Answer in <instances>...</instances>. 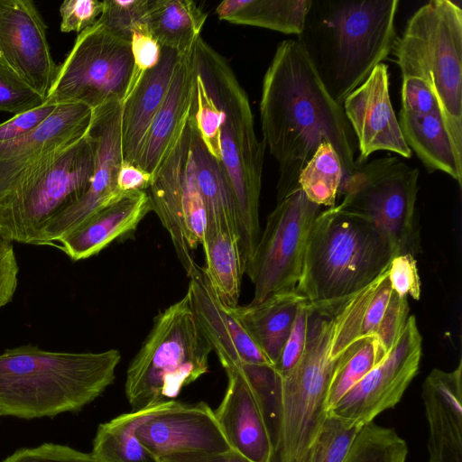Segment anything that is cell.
Wrapping results in <instances>:
<instances>
[{"mask_svg": "<svg viewBox=\"0 0 462 462\" xmlns=\"http://www.w3.org/2000/svg\"><path fill=\"white\" fill-rule=\"evenodd\" d=\"M260 115L263 141L279 165L277 200L299 189L300 171L323 142L338 155L343 180L356 170V141L342 105L298 38L276 47L263 79Z\"/></svg>", "mask_w": 462, "mask_h": 462, "instance_id": "1", "label": "cell"}, {"mask_svg": "<svg viewBox=\"0 0 462 462\" xmlns=\"http://www.w3.org/2000/svg\"><path fill=\"white\" fill-rule=\"evenodd\" d=\"M117 349L49 351L34 345L0 354V416L23 420L78 412L116 379Z\"/></svg>", "mask_w": 462, "mask_h": 462, "instance_id": "2", "label": "cell"}, {"mask_svg": "<svg viewBox=\"0 0 462 462\" xmlns=\"http://www.w3.org/2000/svg\"><path fill=\"white\" fill-rule=\"evenodd\" d=\"M344 319L338 306H313L301 356L290 372L275 374L272 462H310L316 438L328 415L330 378L351 351L350 340L343 332Z\"/></svg>", "mask_w": 462, "mask_h": 462, "instance_id": "3", "label": "cell"}, {"mask_svg": "<svg viewBox=\"0 0 462 462\" xmlns=\"http://www.w3.org/2000/svg\"><path fill=\"white\" fill-rule=\"evenodd\" d=\"M398 7V0H313L298 39L340 105L392 53Z\"/></svg>", "mask_w": 462, "mask_h": 462, "instance_id": "4", "label": "cell"}, {"mask_svg": "<svg viewBox=\"0 0 462 462\" xmlns=\"http://www.w3.org/2000/svg\"><path fill=\"white\" fill-rule=\"evenodd\" d=\"M194 71L221 109L220 165L229 185L244 268L260 238L259 204L265 143L256 136L249 98L227 60L199 37Z\"/></svg>", "mask_w": 462, "mask_h": 462, "instance_id": "5", "label": "cell"}, {"mask_svg": "<svg viewBox=\"0 0 462 462\" xmlns=\"http://www.w3.org/2000/svg\"><path fill=\"white\" fill-rule=\"evenodd\" d=\"M393 258L373 224L336 204L312 224L296 291L310 302L352 295L374 282Z\"/></svg>", "mask_w": 462, "mask_h": 462, "instance_id": "6", "label": "cell"}, {"mask_svg": "<svg viewBox=\"0 0 462 462\" xmlns=\"http://www.w3.org/2000/svg\"><path fill=\"white\" fill-rule=\"evenodd\" d=\"M212 350L186 293L154 318L128 365L125 393L132 411L174 401L208 372Z\"/></svg>", "mask_w": 462, "mask_h": 462, "instance_id": "7", "label": "cell"}, {"mask_svg": "<svg viewBox=\"0 0 462 462\" xmlns=\"http://www.w3.org/2000/svg\"><path fill=\"white\" fill-rule=\"evenodd\" d=\"M392 53L402 77L424 79L434 90L456 153L462 160V8L431 0L407 21Z\"/></svg>", "mask_w": 462, "mask_h": 462, "instance_id": "8", "label": "cell"}, {"mask_svg": "<svg viewBox=\"0 0 462 462\" xmlns=\"http://www.w3.org/2000/svg\"><path fill=\"white\" fill-rule=\"evenodd\" d=\"M95 154V140L88 129L80 139L46 158L0 199V232L12 242L39 245L47 223L88 190Z\"/></svg>", "mask_w": 462, "mask_h": 462, "instance_id": "9", "label": "cell"}, {"mask_svg": "<svg viewBox=\"0 0 462 462\" xmlns=\"http://www.w3.org/2000/svg\"><path fill=\"white\" fill-rule=\"evenodd\" d=\"M420 171L396 156L356 168L340 186L337 206L369 221L387 240L393 257L420 252L416 201Z\"/></svg>", "mask_w": 462, "mask_h": 462, "instance_id": "10", "label": "cell"}, {"mask_svg": "<svg viewBox=\"0 0 462 462\" xmlns=\"http://www.w3.org/2000/svg\"><path fill=\"white\" fill-rule=\"evenodd\" d=\"M131 42L97 21L79 32L63 62L58 66L46 99L81 103L92 109L123 103L133 71Z\"/></svg>", "mask_w": 462, "mask_h": 462, "instance_id": "11", "label": "cell"}, {"mask_svg": "<svg viewBox=\"0 0 462 462\" xmlns=\"http://www.w3.org/2000/svg\"><path fill=\"white\" fill-rule=\"evenodd\" d=\"M320 208L300 188L277 200L245 266L254 287L251 304L273 294L296 291L309 234Z\"/></svg>", "mask_w": 462, "mask_h": 462, "instance_id": "12", "label": "cell"}, {"mask_svg": "<svg viewBox=\"0 0 462 462\" xmlns=\"http://www.w3.org/2000/svg\"><path fill=\"white\" fill-rule=\"evenodd\" d=\"M422 337L415 316L385 357L366 374L328 412L363 427L394 407L418 373Z\"/></svg>", "mask_w": 462, "mask_h": 462, "instance_id": "13", "label": "cell"}, {"mask_svg": "<svg viewBox=\"0 0 462 462\" xmlns=\"http://www.w3.org/2000/svg\"><path fill=\"white\" fill-rule=\"evenodd\" d=\"M122 103L93 109L89 133L96 144L95 168L88 190L73 204L54 216L42 232L39 245H55L90 216L119 199L116 176L122 163Z\"/></svg>", "mask_w": 462, "mask_h": 462, "instance_id": "14", "label": "cell"}, {"mask_svg": "<svg viewBox=\"0 0 462 462\" xmlns=\"http://www.w3.org/2000/svg\"><path fill=\"white\" fill-rule=\"evenodd\" d=\"M45 22L31 0H0V65L46 97L57 74Z\"/></svg>", "mask_w": 462, "mask_h": 462, "instance_id": "15", "label": "cell"}, {"mask_svg": "<svg viewBox=\"0 0 462 462\" xmlns=\"http://www.w3.org/2000/svg\"><path fill=\"white\" fill-rule=\"evenodd\" d=\"M92 113L85 104H58L32 133L0 143V199L46 158L84 136Z\"/></svg>", "mask_w": 462, "mask_h": 462, "instance_id": "16", "label": "cell"}, {"mask_svg": "<svg viewBox=\"0 0 462 462\" xmlns=\"http://www.w3.org/2000/svg\"><path fill=\"white\" fill-rule=\"evenodd\" d=\"M342 107L359 152L356 167L378 151L411 157L392 105L385 63L374 67L366 79L344 99Z\"/></svg>", "mask_w": 462, "mask_h": 462, "instance_id": "17", "label": "cell"}, {"mask_svg": "<svg viewBox=\"0 0 462 462\" xmlns=\"http://www.w3.org/2000/svg\"><path fill=\"white\" fill-rule=\"evenodd\" d=\"M136 437L156 459L181 454H211L229 446L210 406L175 401L136 430Z\"/></svg>", "mask_w": 462, "mask_h": 462, "instance_id": "18", "label": "cell"}, {"mask_svg": "<svg viewBox=\"0 0 462 462\" xmlns=\"http://www.w3.org/2000/svg\"><path fill=\"white\" fill-rule=\"evenodd\" d=\"M225 371L227 386L214 413L229 446L253 462H272L266 403L242 366Z\"/></svg>", "mask_w": 462, "mask_h": 462, "instance_id": "19", "label": "cell"}, {"mask_svg": "<svg viewBox=\"0 0 462 462\" xmlns=\"http://www.w3.org/2000/svg\"><path fill=\"white\" fill-rule=\"evenodd\" d=\"M186 293L224 369L242 365L273 368L243 325L219 302L203 269L190 278Z\"/></svg>", "mask_w": 462, "mask_h": 462, "instance_id": "20", "label": "cell"}, {"mask_svg": "<svg viewBox=\"0 0 462 462\" xmlns=\"http://www.w3.org/2000/svg\"><path fill=\"white\" fill-rule=\"evenodd\" d=\"M421 397L429 426V462H462V361L452 371L434 368Z\"/></svg>", "mask_w": 462, "mask_h": 462, "instance_id": "21", "label": "cell"}, {"mask_svg": "<svg viewBox=\"0 0 462 462\" xmlns=\"http://www.w3.org/2000/svg\"><path fill=\"white\" fill-rule=\"evenodd\" d=\"M152 210L147 191H132L96 212L57 241L54 246L73 261L89 258L134 231Z\"/></svg>", "mask_w": 462, "mask_h": 462, "instance_id": "22", "label": "cell"}, {"mask_svg": "<svg viewBox=\"0 0 462 462\" xmlns=\"http://www.w3.org/2000/svg\"><path fill=\"white\" fill-rule=\"evenodd\" d=\"M180 55L174 50L162 47L157 66L143 75L137 87L123 101L122 162L138 166L150 126L166 97Z\"/></svg>", "mask_w": 462, "mask_h": 462, "instance_id": "23", "label": "cell"}, {"mask_svg": "<svg viewBox=\"0 0 462 462\" xmlns=\"http://www.w3.org/2000/svg\"><path fill=\"white\" fill-rule=\"evenodd\" d=\"M190 130L189 124L170 152L152 174L149 196L163 227L171 236L178 259L187 275H199L202 267L194 261L183 230L181 180L189 153Z\"/></svg>", "mask_w": 462, "mask_h": 462, "instance_id": "24", "label": "cell"}, {"mask_svg": "<svg viewBox=\"0 0 462 462\" xmlns=\"http://www.w3.org/2000/svg\"><path fill=\"white\" fill-rule=\"evenodd\" d=\"M192 51L180 55L140 154L138 166L152 176L183 133L189 120L194 76Z\"/></svg>", "mask_w": 462, "mask_h": 462, "instance_id": "25", "label": "cell"}, {"mask_svg": "<svg viewBox=\"0 0 462 462\" xmlns=\"http://www.w3.org/2000/svg\"><path fill=\"white\" fill-rule=\"evenodd\" d=\"M306 299L296 291L281 292L245 306H224L245 328L274 366Z\"/></svg>", "mask_w": 462, "mask_h": 462, "instance_id": "26", "label": "cell"}, {"mask_svg": "<svg viewBox=\"0 0 462 462\" xmlns=\"http://www.w3.org/2000/svg\"><path fill=\"white\" fill-rule=\"evenodd\" d=\"M399 125L408 147L431 172L439 171L462 185V160L456 153L441 113L412 116L400 112Z\"/></svg>", "mask_w": 462, "mask_h": 462, "instance_id": "27", "label": "cell"}, {"mask_svg": "<svg viewBox=\"0 0 462 462\" xmlns=\"http://www.w3.org/2000/svg\"><path fill=\"white\" fill-rule=\"evenodd\" d=\"M202 246L206 260L202 269L216 297L226 307H236L245 273L236 230L208 226Z\"/></svg>", "mask_w": 462, "mask_h": 462, "instance_id": "28", "label": "cell"}, {"mask_svg": "<svg viewBox=\"0 0 462 462\" xmlns=\"http://www.w3.org/2000/svg\"><path fill=\"white\" fill-rule=\"evenodd\" d=\"M175 401L123 413L99 424L90 453L97 462H157L138 440L136 430L153 415L171 407Z\"/></svg>", "mask_w": 462, "mask_h": 462, "instance_id": "29", "label": "cell"}, {"mask_svg": "<svg viewBox=\"0 0 462 462\" xmlns=\"http://www.w3.org/2000/svg\"><path fill=\"white\" fill-rule=\"evenodd\" d=\"M313 0H225L216 8L220 20L300 36Z\"/></svg>", "mask_w": 462, "mask_h": 462, "instance_id": "30", "label": "cell"}, {"mask_svg": "<svg viewBox=\"0 0 462 462\" xmlns=\"http://www.w3.org/2000/svg\"><path fill=\"white\" fill-rule=\"evenodd\" d=\"M207 16L191 0H149L144 25L161 47L183 54L193 49Z\"/></svg>", "mask_w": 462, "mask_h": 462, "instance_id": "31", "label": "cell"}, {"mask_svg": "<svg viewBox=\"0 0 462 462\" xmlns=\"http://www.w3.org/2000/svg\"><path fill=\"white\" fill-rule=\"evenodd\" d=\"M188 124L189 154L207 212V227L220 225L237 232L234 200L220 162L208 152L196 129Z\"/></svg>", "mask_w": 462, "mask_h": 462, "instance_id": "32", "label": "cell"}, {"mask_svg": "<svg viewBox=\"0 0 462 462\" xmlns=\"http://www.w3.org/2000/svg\"><path fill=\"white\" fill-rule=\"evenodd\" d=\"M344 179L338 155L328 142H323L299 174L298 185L306 197L322 207L336 206Z\"/></svg>", "mask_w": 462, "mask_h": 462, "instance_id": "33", "label": "cell"}, {"mask_svg": "<svg viewBox=\"0 0 462 462\" xmlns=\"http://www.w3.org/2000/svg\"><path fill=\"white\" fill-rule=\"evenodd\" d=\"M406 441L393 430L371 421L355 438L343 462H406Z\"/></svg>", "mask_w": 462, "mask_h": 462, "instance_id": "34", "label": "cell"}, {"mask_svg": "<svg viewBox=\"0 0 462 462\" xmlns=\"http://www.w3.org/2000/svg\"><path fill=\"white\" fill-rule=\"evenodd\" d=\"M383 359L376 340L371 337H363L332 374L327 393V411Z\"/></svg>", "mask_w": 462, "mask_h": 462, "instance_id": "35", "label": "cell"}, {"mask_svg": "<svg viewBox=\"0 0 462 462\" xmlns=\"http://www.w3.org/2000/svg\"><path fill=\"white\" fill-rule=\"evenodd\" d=\"M361 428L328 414L316 438L310 462H343Z\"/></svg>", "mask_w": 462, "mask_h": 462, "instance_id": "36", "label": "cell"}, {"mask_svg": "<svg viewBox=\"0 0 462 462\" xmlns=\"http://www.w3.org/2000/svg\"><path fill=\"white\" fill-rule=\"evenodd\" d=\"M181 203L184 236L189 248L193 251L202 245L208 220L189 153L182 174Z\"/></svg>", "mask_w": 462, "mask_h": 462, "instance_id": "37", "label": "cell"}, {"mask_svg": "<svg viewBox=\"0 0 462 462\" xmlns=\"http://www.w3.org/2000/svg\"><path fill=\"white\" fill-rule=\"evenodd\" d=\"M149 0H105L97 22L114 34L131 42L133 32L144 25Z\"/></svg>", "mask_w": 462, "mask_h": 462, "instance_id": "38", "label": "cell"}, {"mask_svg": "<svg viewBox=\"0 0 462 462\" xmlns=\"http://www.w3.org/2000/svg\"><path fill=\"white\" fill-rule=\"evenodd\" d=\"M46 97L0 65V112L14 115L37 108Z\"/></svg>", "mask_w": 462, "mask_h": 462, "instance_id": "39", "label": "cell"}, {"mask_svg": "<svg viewBox=\"0 0 462 462\" xmlns=\"http://www.w3.org/2000/svg\"><path fill=\"white\" fill-rule=\"evenodd\" d=\"M409 311L407 297H400L393 291L387 310L372 337L383 358L402 337L410 317Z\"/></svg>", "mask_w": 462, "mask_h": 462, "instance_id": "40", "label": "cell"}, {"mask_svg": "<svg viewBox=\"0 0 462 462\" xmlns=\"http://www.w3.org/2000/svg\"><path fill=\"white\" fill-rule=\"evenodd\" d=\"M131 52L134 66L125 99L137 87L143 75L157 66L161 59L162 47L149 33L147 28L143 26L133 32Z\"/></svg>", "mask_w": 462, "mask_h": 462, "instance_id": "41", "label": "cell"}, {"mask_svg": "<svg viewBox=\"0 0 462 462\" xmlns=\"http://www.w3.org/2000/svg\"><path fill=\"white\" fill-rule=\"evenodd\" d=\"M402 79L400 112L412 116L441 113L434 90L424 79L414 76Z\"/></svg>", "mask_w": 462, "mask_h": 462, "instance_id": "42", "label": "cell"}, {"mask_svg": "<svg viewBox=\"0 0 462 462\" xmlns=\"http://www.w3.org/2000/svg\"><path fill=\"white\" fill-rule=\"evenodd\" d=\"M1 462H97L91 453L67 445L43 443L17 449Z\"/></svg>", "mask_w": 462, "mask_h": 462, "instance_id": "43", "label": "cell"}, {"mask_svg": "<svg viewBox=\"0 0 462 462\" xmlns=\"http://www.w3.org/2000/svg\"><path fill=\"white\" fill-rule=\"evenodd\" d=\"M310 319V301L300 305L289 337L283 346L281 356L273 366L276 375H283L297 364L305 347Z\"/></svg>", "mask_w": 462, "mask_h": 462, "instance_id": "44", "label": "cell"}, {"mask_svg": "<svg viewBox=\"0 0 462 462\" xmlns=\"http://www.w3.org/2000/svg\"><path fill=\"white\" fill-rule=\"evenodd\" d=\"M388 280L392 290L400 297L420 299L421 283L415 256L401 254L393 257L389 264Z\"/></svg>", "mask_w": 462, "mask_h": 462, "instance_id": "45", "label": "cell"}, {"mask_svg": "<svg viewBox=\"0 0 462 462\" xmlns=\"http://www.w3.org/2000/svg\"><path fill=\"white\" fill-rule=\"evenodd\" d=\"M103 1L65 0L60 6L62 32H81L92 26L102 13Z\"/></svg>", "mask_w": 462, "mask_h": 462, "instance_id": "46", "label": "cell"}, {"mask_svg": "<svg viewBox=\"0 0 462 462\" xmlns=\"http://www.w3.org/2000/svg\"><path fill=\"white\" fill-rule=\"evenodd\" d=\"M57 106L58 104L46 99L42 106L14 115L12 118L0 124V143L15 140L32 133L49 117Z\"/></svg>", "mask_w": 462, "mask_h": 462, "instance_id": "47", "label": "cell"}, {"mask_svg": "<svg viewBox=\"0 0 462 462\" xmlns=\"http://www.w3.org/2000/svg\"><path fill=\"white\" fill-rule=\"evenodd\" d=\"M19 267L13 242L0 232V309L13 300Z\"/></svg>", "mask_w": 462, "mask_h": 462, "instance_id": "48", "label": "cell"}, {"mask_svg": "<svg viewBox=\"0 0 462 462\" xmlns=\"http://www.w3.org/2000/svg\"><path fill=\"white\" fill-rule=\"evenodd\" d=\"M392 292L387 275L376 289L365 310L361 328L363 337H372L374 334L387 310Z\"/></svg>", "mask_w": 462, "mask_h": 462, "instance_id": "49", "label": "cell"}, {"mask_svg": "<svg viewBox=\"0 0 462 462\" xmlns=\"http://www.w3.org/2000/svg\"><path fill=\"white\" fill-rule=\"evenodd\" d=\"M152 176L137 165L122 162L116 176V185L122 193L146 191Z\"/></svg>", "mask_w": 462, "mask_h": 462, "instance_id": "50", "label": "cell"}, {"mask_svg": "<svg viewBox=\"0 0 462 462\" xmlns=\"http://www.w3.org/2000/svg\"><path fill=\"white\" fill-rule=\"evenodd\" d=\"M157 462H253L233 448L211 454H181L164 457Z\"/></svg>", "mask_w": 462, "mask_h": 462, "instance_id": "51", "label": "cell"}]
</instances>
